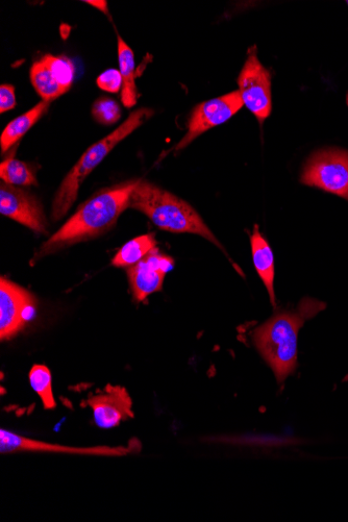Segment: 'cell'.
I'll list each match as a JSON object with an SVG mask.
<instances>
[{"instance_id":"obj_1","label":"cell","mask_w":348,"mask_h":522,"mask_svg":"<svg viewBox=\"0 0 348 522\" xmlns=\"http://www.w3.org/2000/svg\"><path fill=\"white\" fill-rule=\"evenodd\" d=\"M139 182H123L91 196L56 234L43 243L33 262L111 230L129 208L131 194Z\"/></svg>"},{"instance_id":"obj_2","label":"cell","mask_w":348,"mask_h":522,"mask_svg":"<svg viewBox=\"0 0 348 522\" xmlns=\"http://www.w3.org/2000/svg\"><path fill=\"white\" fill-rule=\"evenodd\" d=\"M325 303L306 297L295 311L277 313L254 332L257 350L271 367L279 384L297 368L298 333L305 322L325 310Z\"/></svg>"},{"instance_id":"obj_3","label":"cell","mask_w":348,"mask_h":522,"mask_svg":"<svg viewBox=\"0 0 348 522\" xmlns=\"http://www.w3.org/2000/svg\"><path fill=\"white\" fill-rule=\"evenodd\" d=\"M129 208L145 214L163 231L200 235L225 251L200 214L178 196L152 183L140 180L131 194Z\"/></svg>"},{"instance_id":"obj_4","label":"cell","mask_w":348,"mask_h":522,"mask_svg":"<svg viewBox=\"0 0 348 522\" xmlns=\"http://www.w3.org/2000/svg\"><path fill=\"white\" fill-rule=\"evenodd\" d=\"M153 114V110L146 108L134 111L119 128L87 149L78 163L68 172L56 193L52 207V219L54 221L61 220L69 212L72 205L76 203L80 187L89 174L105 160L122 140L139 129Z\"/></svg>"},{"instance_id":"obj_5","label":"cell","mask_w":348,"mask_h":522,"mask_svg":"<svg viewBox=\"0 0 348 522\" xmlns=\"http://www.w3.org/2000/svg\"><path fill=\"white\" fill-rule=\"evenodd\" d=\"M141 451V444L132 440L128 445L117 446H69L35 440L2 429L0 431V454H63L87 457H124Z\"/></svg>"},{"instance_id":"obj_6","label":"cell","mask_w":348,"mask_h":522,"mask_svg":"<svg viewBox=\"0 0 348 522\" xmlns=\"http://www.w3.org/2000/svg\"><path fill=\"white\" fill-rule=\"evenodd\" d=\"M301 181L348 201V153L338 149L317 153L308 161Z\"/></svg>"},{"instance_id":"obj_7","label":"cell","mask_w":348,"mask_h":522,"mask_svg":"<svg viewBox=\"0 0 348 522\" xmlns=\"http://www.w3.org/2000/svg\"><path fill=\"white\" fill-rule=\"evenodd\" d=\"M248 58L238 78L239 92L244 106L262 124L271 114V74L261 64L257 47L248 51Z\"/></svg>"},{"instance_id":"obj_8","label":"cell","mask_w":348,"mask_h":522,"mask_svg":"<svg viewBox=\"0 0 348 522\" xmlns=\"http://www.w3.org/2000/svg\"><path fill=\"white\" fill-rule=\"evenodd\" d=\"M244 106L239 91L211 99L194 108L191 113L188 132L177 145L176 151H181L197 137L209 130L226 123Z\"/></svg>"},{"instance_id":"obj_9","label":"cell","mask_w":348,"mask_h":522,"mask_svg":"<svg viewBox=\"0 0 348 522\" xmlns=\"http://www.w3.org/2000/svg\"><path fill=\"white\" fill-rule=\"evenodd\" d=\"M74 66L67 57L45 55L31 68V82L44 102H53L72 86Z\"/></svg>"},{"instance_id":"obj_10","label":"cell","mask_w":348,"mask_h":522,"mask_svg":"<svg viewBox=\"0 0 348 522\" xmlns=\"http://www.w3.org/2000/svg\"><path fill=\"white\" fill-rule=\"evenodd\" d=\"M86 404L99 429L111 430L134 418L132 397L121 386L108 385L103 391L91 395Z\"/></svg>"},{"instance_id":"obj_11","label":"cell","mask_w":348,"mask_h":522,"mask_svg":"<svg viewBox=\"0 0 348 522\" xmlns=\"http://www.w3.org/2000/svg\"><path fill=\"white\" fill-rule=\"evenodd\" d=\"M0 213L36 233H47V221L38 198L5 182L0 184Z\"/></svg>"},{"instance_id":"obj_12","label":"cell","mask_w":348,"mask_h":522,"mask_svg":"<svg viewBox=\"0 0 348 522\" xmlns=\"http://www.w3.org/2000/svg\"><path fill=\"white\" fill-rule=\"evenodd\" d=\"M174 267V260L160 253L158 248L136 265L128 268V278L135 303L162 290L166 273Z\"/></svg>"},{"instance_id":"obj_13","label":"cell","mask_w":348,"mask_h":522,"mask_svg":"<svg viewBox=\"0 0 348 522\" xmlns=\"http://www.w3.org/2000/svg\"><path fill=\"white\" fill-rule=\"evenodd\" d=\"M35 304L33 295L6 278L0 280V339L10 340L26 325V312Z\"/></svg>"},{"instance_id":"obj_14","label":"cell","mask_w":348,"mask_h":522,"mask_svg":"<svg viewBox=\"0 0 348 522\" xmlns=\"http://www.w3.org/2000/svg\"><path fill=\"white\" fill-rule=\"evenodd\" d=\"M252 256L258 275L262 279L273 307H277L275 292V256L267 240L260 233L259 227L255 226L251 236Z\"/></svg>"},{"instance_id":"obj_15","label":"cell","mask_w":348,"mask_h":522,"mask_svg":"<svg viewBox=\"0 0 348 522\" xmlns=\"http://www.w3.org/2000/svg\"><path fill=\"white\" fill-rule=\"evenodd\" d=\"M52 102L42 101L33 109L11 121L0 137L2 153L6 154L16 143L26 135L47 112Z\"/></svg>"},{"instance_id":"obj_16","label":"cell","mask_w":348,"mask_h":522,"mask_svg":"<svg viewBox=\"0 0 348 522\" xmlns=\"http://www.w3.org/2000/svg\"><path fill=\"white\" fill-rule=\"evenodd\" d=\"M118 60L122 77L121 102L126 108L137 104V87L135 82V55L132 48L119 35Z\"/></svg>"},{"instance_id":"obj_17","label":"cell","mask_w":348,"mask_h":522,"mask_svg":"<svg viewBox=\"0 0 348 522\" xmlns=\"http://www.w3.org/2000/svg\"><path fill=\"white\" fill-rule=\"evenodd\" d=\"M157 248V240L154 234H146L124 244L112 260V264L119 268H130Z\"/></svg>"},{"instance_id":"obj_18","label":"cell","mask_w":348,"mask_h":522,"mask_svg":"<svg viewBox=\"0 0 348 522\" xmlns=\"http://www.w3.org/2000/svg\"><path fill=\"white\" fill-rule=\"evenodd\" d=\"M29 381L33 391L38 395L45 410H54L57 407L53 389V376L48 367L41 364L34 365L29 374Z\"/></svg>"},{"instance_id":"obj_19","label":"cell","mask_w":348,"mask_h":522,"mask_svg":"<svg viewBox=\"0 0 348 522\" xmlns=\"http://www.w3.org/2000/svg\"><path fill=\"white\" fill-rule=\"evenodd\" d=\"M0 178L3 182L12 186H38L32 165L16 160L13 156L0 165Z\"/></svg>"},{"instance_id":"obj_20","label":"cell","mask_w":348,"mask_h":522,"mask_svg":"<svg viewBox=\"0 0 348 522\" xmlns=\"http://www.w3.org/2000/svg\"><path fill=\"white\" fill-rule=\"evenodd\" d=\"M92 115L94 119L105 126H111L121 117L119 105L108 97L97 99L92 107Z\"/></svg>"},{"instance_id":"obj_21","label":"cell","mask_w":348,"mask_h":522,"mask_svg":"<svg viewBox=\"0 0 348 522\" xmlns=\"http://www.w3.org/2000/svg\"><path fill=\"white\" fill-rule=\"evenodd\" d=\"M97 86L104 91L117 93L122 89V77L119 70L109 69L97 78Z\"/></svg>"},{"instance_id":"obj_22","label":"cell","mask_w":348,"mask_h":522,"mask_svg":"<svg viewBox=\"0 0 348 522\" xmlns=\"http://www.w3.org/2000/svg\"><path fill=\"white\" fill-rule=\"evenodd\" d=\"M16 105L15 88L12 85H2L0 87V112L4 114L13 110Z\"/></svg>"},{"instance_id":"obj_23","label":"cell","mask_w":348,"mask_h":522,"mask_svg":"<svg viewBox=\"0 0 348 522\" xmlns=\"http://www.w3.org/2000/svg\"><path fill=\"white\" fill-rule=\"evenodd\" d=\"M87 4L101 10L102 12L108 14V3L107 2H86Z\"/></svg>"},{"instance_id":"obj_24","label":"cell","mask_w":348,"mask_h":522,"mask_svg":"<svg viewBox=\"0 0 348 522\" xmlns=\"http://www.w3.org/2000/svg\"><path fill=\"white\" fill-rule=\"evenodd\" d=\"M347 106H348V94H347Z\"/></svg>"},{"instance_id":"obj_25","label":"cell","mask_w":348,"mask_h":522,"mask_svg":"<svg viewBox=\"0 0 348 522\" xmlns=\"http://www.w3.org/2000/svg\"><path fill=\"white\" fill-rule=\"evenodd\" d=\"M347 6H348V2H346Z\"/></svg>"}]
</instances>
